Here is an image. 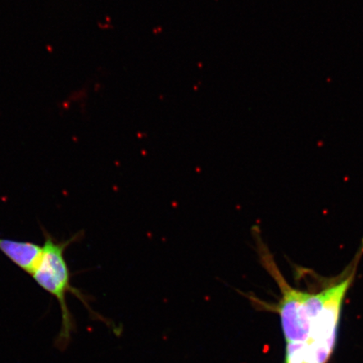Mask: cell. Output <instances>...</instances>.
I'll return each mask as SVG.
<instances>
[{
	"label": "cell",
	"instance_id": "cell-1",
	"mask_svg": "<svg viewBox=\"0 0 363 363\" xmlns=\"http://www.w3.org/2000/svg\"><path fill=\"white\" fill-rule=\"evenodd\" d=\"M43 233L44 244L42 256L31 277L40 288L57 298L61 310L62 324L55 345L60 350H65L76 329L74 317L67 306L68 293L74 294L83 302L91 315L99 317L89 306L87 296L72 285V274L65 259L67 248L71 244L79 242L82 238V233H77L74 237L66 240H57L44 228H43Z\"/></svg>",
	"mask_w": 363,
	"mask_h": 363
},
{
	"label": "cell",
	"instance_id": "cell-3",
	"mask_svg": "<svg viewBox=\"0 0 363 363\" xmlns=\"http://www.w3.org/2000/svg\"><path fill=\"white\" fill-rule=\"evenodd\" d=\"M0 252L31 275L42 256L43 246L30 242L0 238Z\"/></svg>",
	"mask_w": 363,
	"mask_h": 363
},
{
	"label": "cell",
	"instance_id": "cell-2",
	"mask_svg": "<svg viewBox=\"0 0 363 363\" xmlns=\"http://www.w3.org/2000/svg\"><path fill=\"white\" fill-rule=\"evenodd\" d=\"M362 256L363 242L350 264L339 275L334 293L313 325L308 342L303 344V363L328 362L334 350L344 299L355 279Z\"/></svg>",
	"mask_w": 363,
	"mask_h": 363
}]
</instances>
